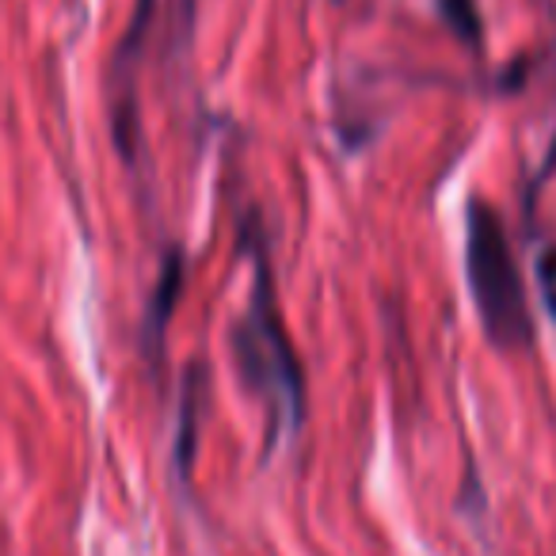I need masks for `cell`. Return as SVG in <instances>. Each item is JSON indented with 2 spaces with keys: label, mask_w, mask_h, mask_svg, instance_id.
<instances>
[{
  "label": "cell",
  "mask_w": 556,
  "mask_h": 556,
  "mask_svg": "<svg viewBox=\"0 0 556 556\" xmlns=\"http://www.w3.org/2000/svg\"><path fill=\"white\" fill-rule=\"evenodd\" d=\"M232 355L248 393L267 408L270 439L294 434L305 419V378L278 313L267 260H255V282L248 305L232 328Z\"/></svg>",
  "instance_id": "6da1fadb"
},
{
  "label": "cell",
  "mask_w": 556,
  "mask_h": 556,
  "mask_svg": "<svg viewBox=\"0 0 556 556\" xmlns=\"http://www.w3.org/2000/svg\"><path fill=\"white\" fill-rule=\"evenodd\" d=\"M465 278L477 305L488 343L500 351H522L533 340L530 305H526L522 275L510 252L503 217L488 202H469L465 217Z\"/></svg>",
  "instance_id": "7a4b0ae2"
},
{
  "label": "cell",
  "mask_w": 556,
  "mask_h": 556,
  "mask_svg": "<svg viewBox=\"0 0 556 556\" xmlns=\"http://www.w3.org/2000/svg\"><path fill=\"white\" fill-rule=\"evenodd\" d=\"M179 255H168V263H164V275H161V298L153 302V313H149V332H153L156 325V336H161L164 320L172 317V305H176V294H179Z\"/></svg>",
  "instance_id": "5b68a950"
},
{
  "label": "cell",
  "mask_w": 556,
  "mask_h": 556,
  "mask_svg": "<svg viewBox=\"0 0 556 556\" xmlns=\"http://www.w3.org/2000/svg\"><path fill=\"white\" fill-rule=\"evenodd\" d=\"M187 24H191V0H141L130 31H126V54H134L149 35H156V42H179Z\"/></svg>",
  "instance_id": "3957f363"
},
{
  "label": "cell",
  "mask_w": 556,
  "mask_h": 556,
  "mask_svg": "<svg viewBox=\"0 0 556 556\" xmlns=\"http://www.w3.org/2000/svg\"><path fill=\"white\" fill-rule=\"evenodd\" d=\"M442 16H446V24L454 27L457 39H465L469 47H477L480 42V16H477V4L472 0H439Z\"/></svg>",
  "instance_id": "277c9868"
},
{
  "label": "cell",
  "mask_w": 556,
  "mask_h": 556,
  "mask_svg": "<svg viewBox=\"0 0 556 556\" xmlns=\"http://www.w3.org/2000/svg\"><path fill=\"white\" fill-rule=\"evenodd\" d=\"M538 282H541V298H545L548 313L556 317V244H548L538 260Z\"/></svg>",
  "instance_id": "8992f818"
}]
</instances>
